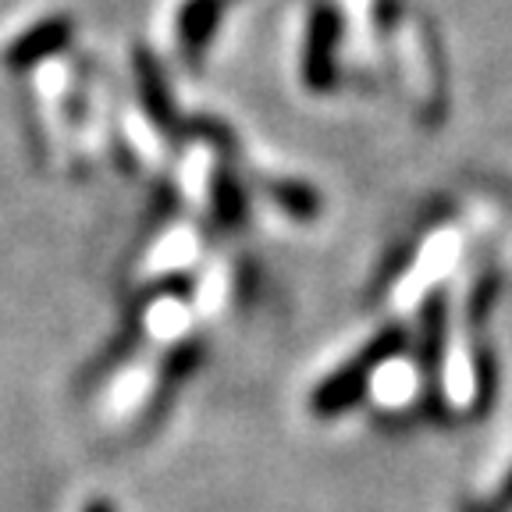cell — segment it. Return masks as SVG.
I'll return each mask as SVG.
<instances>
[{"mask_svg":"<svg viewBox=\"0 0 512 512\" xmlns=\"http://www.w3.org/2000/svg\"><path fill=\"white\" fill-rule=\"evenodd\" d=\"M495 395H498V363H495V352L488 345L473 342V413L484 416L491 413L495 406Z\"/></svg>","mask_w":512,"mask_h":512,"instance_id":"cell-7","label":"cell"},{"mask_svg":"<svg viewBox=\"0 0 512 512\" xmlns=\"http://www.w3.org/2000/svg\"><path fill=\"white\" fill-rule=\"evenodd\" d=\"M232 4L235 0H185L178 8V50H182V61L189 72L203 68V57H207L210 43H214L217 25H221L224 11Z\"/></svg>","mask_w":512,"mask_h":512,"instance_id":"cell-3","label":"cell"},{"mask_svg":"<svg viewBox=\"0 0 512 512\" xmlns=\"http://www.w3.org/2000/svg\"><path fill=\"white\" fill-rule=\"evenodd\" d=\"M150 388V374L146 370H125V374L114 381V392H111V409L114 413H125V409L139 406Z\"/></svg>","mask_w":512,"mask_h":512,"instance_id":"cell-10","label":"cell"},{"mask_svg":"<svg viewBox=\"0 0 512 512\" xmlns=\"http://www.w3.org/2000/svg\"><path fill=\"white\" fill-rule=\"evenodd\" d=\"M445 349H448V299L445 292L427 296L420 313V377H424V409L434 420H445Z\"/></svg>","mask_w":512,"mask_h":512,"instance_id":"cell-2","label":"cell"},{"mask_svg":"<svg viewBox=\"0 0 512 512\" xmlns=\"http://www.w3.org/2000/svg\"><path fill=\"white\" fill-rule=\"evenodd\" d=\"M495 509H512V470L505 473L502 488H498V498H495Z\"/></svg>","mask_w":512,"mask_h":512,"instance_id":"cell-12","label":"cell"},{"mask_svg":"<svg viewBox=\"0 0 512 512\" xmlns=\"http://www.w3.org/2000/svg\"><path fill=\"white\" fill-rule=\"evenodd\" d=\"M271 200L278 203L285 214L296 217V221H310V217L320 214V196L303 182H274Z\"/></svg>","mask_w":512,"mask_h":512,"instance_id":"cell-9","label":"cell"},{"mask_svg":"<svg viewBox=\"0 0 512 512\" xmlns=\"http://www.w3.org/2000/svg\"><path fill=\"white\" fill-rule=\"evenodd\" d=\"M182 324H185V317H182L178 299L175 303L157 306L153 313H146V328H150V335H157V338H171L175 331H182Z\"/></svg>","mask_w":512,"mask_h":512,"instance_id":"cell-11","label":"cell"},{"mask_svg":"<svg viewBox=\"0 0 512 512\" xmlns=\"http://www.w3.org/2000/svg\"><path fill=\"white\" fill-rule=\"evenodd\" d=\"M463 512H498V509H484V505H463Z\"/></svg>","mask_w":512,"mask_h":512,"instance_id":"cell-14","label":"cell"},{"mask_svg":"<svg viewBox=\"0 0 512 512\" xmlns=\"http://www.w3.org/2000/svg\"><path fill=\"white\" fill-rule=\"evenodd\" d=\"M406 349V331L402 328H384L381 335H374L352 356L345 367H338L331 377L317 384V392L310 395V409L317 416H338L345 409H352L356 402H363L367 395L370 377L377 374V367H384L388 360H395Z\"/></svg>","mask_w":512,"mask_h":512,"instance_id":"cell-1","label":"cell"},{"mask_svg":"<svg viewBox=\"0 0 512 512\" xmlns=\"http://www.w3.org/2000/svg\"><path fill=\"white\" fill-rule=\"evenodd\" d=\"M214 217L221 228H239L246 217V192L232 168H217L214 175Z\"/></svg>","mask_w":512,"mask_h":512,"instance_id":"cell-8","label":"cell"},{"mask_svg":"<svg viewBox=\"0 0 512 512\" xmlns=\"http://www.w3.org/2000/svg\"><path fill=\"white\" fill-rule=\"evenodd\" d=\"M82 512H114V509H111V505H107V502H100V498H96V502H89Z\"/></svg>","mask_w":512,"mask_h":512,"instance_id":"cell-13","label":"cell"},{"mask_svg":"<svg viewBox=\"0 0 512 512\" xmlns=\"http://www.w3.org/2000/svg\"><path fill=\"white\" fill-rule=\"evenodd\" d=\"M75 22L68 15H54L47 22L32 25L25 36H18L8 50V68L11 72H29L36 64H43L47 57H57L61 50L72 47Z\"/></svg>","mask_w":512,"mask_h":512,"instance_id":"cell-6","label":"cell"},{"mask_svg":"<svg viewBox=\"0 0 512 512\" xmlns=\"http://www.w3.org/2000/svg\"><path fill=\"white\" fill-rule=\"evenodd\" d=\"M335 43H338V15L328 4H317L306 22L303 47V79L310 89L324 93L335 82Z\"/></svg>","mask_w":512,"mask_h":512,"instance_id":"cell-5","label":"cell"},{"mask_svg":"<svg viewBox=\"0 0 512 512\" xmlns=\"http://www.w3.org/2000/svg\"><path fill=\"white\" fill-rule=\"evenodd\" d=\"M132 72H136V89H139V104H143L146 118L171 136V132H182V118H178L175 96H171V86L164 79V68L153 57L150 47H136L132 54Z\"/></svg>","mask_w":512,"mask_h":512,"instance_id":"cell-4","label":"cell"}]
</instances>
